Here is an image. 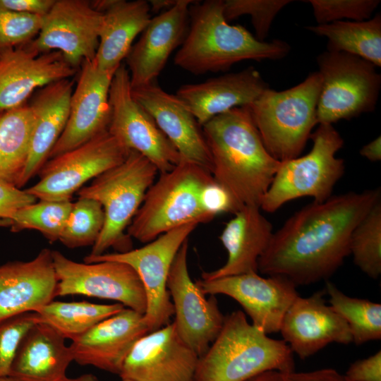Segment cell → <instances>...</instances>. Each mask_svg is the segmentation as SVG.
<instances>
[{
    "mask_svg": "<svg viewBox=\"0 0 381 381\" xmlns=\"http://www.w3.org/2000/svg\"><path fill=\"white\" fill-rule=\"evenodd\" d=\"M380 195V188L351 191L304 206L273 233L258 270L296 286L327 279L350 254L354 228Z\"/></svg>",
    "mask_w": 381,
    "mask_h": 381,
    "instance_id": "cell-1",
    "label": "cell"
},
{
    "mask_svg": "<svg viewBox=\"0 0 381 381\" xmlns=\"http://www.w3.org/2000/svg\"><path fill=\"white\" fill-rule=\"evenodd\" d=\"M211 157L213 179L238 207L258 205L281 162L265 148L248 106L233 108L202 126Z\"/></svg>",
    "mask_w": 381,
    "mask_h": 381,
    "instance_id": "cell-2",
    "label": "cell"
},
{
    "mask_svg": "<svg viewBox=\"0 0 381 381\" xmlns=\"http://www.w3.org/2000/svg\"><path fill=\"white\" fill-rule=\"evenodd\" d=\"M223 0L195 1L188 10L189 27L174 61L195 75L226 71L246 61L279 60L291 49L282 40L260 41L240 25H232L223 13Z\"/></svg>",
    "mask_w": 381,
    "mask_h": 381,
    "instance_id": "cell-3",
    "label": "cell"
},
{
    "mask_svg": "<svg viewBox=\"0 0 381 381\" xmlns=\"http://www.w3.org/2000/svg\"><path fill=\"white\" fill-rule=\"evenodd\" d=\"M269 370L294 372L293 352L236 310L224 317L220 332L199 357L194 381H244Z\"/></svg>",
    "mask_w": 381,
    "mask_h": 381,
    "instance_id": "cell-4",
    "label": "cell"
},
{
    "mask_svg": "<svg viewBox=\"0 0 381 381\" xmlns=\"http://www.w3.org/2000/svg\"><path fill=\"white\" fill-rule=\"evenodd\" d=\"M212 181L210 171L185 159L160 173L128 226V236L147 243L181 226L212 220L200 202L202 188Z\"/></svg>",
    "mask_w": 381,
    "mask_h": 381,
    "instance_id": "cell-5",
    "label": "cell"
},
{
    "mask_svg": "<svg viewBox=\"0 0 381 381\" xmlns=\"http://www.w3.org/2000/svg\"><path fill=\"white\" fill-rule=\"evenodd\" d=\"M322 79L318 71L283 91L265 89L249 105L253 122L270 154L279 162L297 157L318 124Z\"/></svg>",
    "mask_w": 381,
    "mask_h": 381,
    "instance_id": "cell-6",
    "label": "cell"
},
{
    "mask_svg": "<svg viewBox=\"0 0 381 381\" xmlns=\"http://www.w3.org/2000/svg\"><path fill=\"white\" fill-rule=\"evenodd\" d=\"M157 167L137 151L130 150L121 164L97 176L78 191L79 198L99 202L104 210V224L90 255L104 253L109 248L129 250L124 234L140 208L158 173Z\"/></svg>",
    "mask_w": 381,
    "mask_h": 381,
    "instance_id": "cell-7",
    "label": "cell"
},
{
    "mask_svg": "<svg viewBox=\"0 0 381 381\" xmlns=\"http://www.w3.org/2000/svg\"><path fill=\"white\" fill-rule=\"evenodd\" d=\"M310 138L313 144L308 154L281 162L260 209L272 213L296 198L311 197L314 202H321L332 195L334 186L344 174V159L336 157L344 140L332 124H319Z\"/></svg>",
    "mask_w": 381,
    "mask_h": 381,
    "instance_id": "cell-8",
    "label": "cell"
},
{
    "mask_svg": "<svg viewBox=\"0 0 381 381\" xmlns=\"http://www.w3.org/2000/svg\"><path fill=\"white\" fill-rule=\"evenodd\" d=\"M322 79L317 107L319 124L349 120L374 111L381 87L376 66L345 52H324L317 57Z\"/></svg>",
    "mask_w": 381,
    "mask_h": 381,
    "instance_id": "cell-9",
    "label": "cell"
},
{
    "mask_svg": "<svg viewBox=\"0 0 381 381\" xmlns=\"http://www.w3.org/2000/svg\"><path fill=\"white\" fill-rule=\"evenodd\" d=\"M198 225L190 223L175 228L139 248L97 256L88 255L84 262L118 261L128 264L136 272L147 299L144 319L152 332L169 324L174 315L167 286L168 274L179 250Z\"/></svg>",
    "mask_w": 381,
    "mask_h": 381,
    "instance_id": "cell-10",
    "label": "cell"
},
{
    "mask_svg": "<svg viewBox=\"0 0 381 381\" xmlns=\"http://www.w3.org/2000/svg\"><path fill=\"white\" fill-rule=\"evenodd\" d=\"M129 152L105 131L47 160L39 171L40 180L25 190L39 200H71L84 183L123 162Z\"/></svg>",
    "mask_w": 381,
    "mask_h": 381,
    "instance_id": "cell-11",
    "label": "cell"
},
{
    "mask_svg": "<svg viewBox=\"0 0 381 381\" xmlns=\"http://www.w3.org/2000/svg\"><path fill=\"white\" fill-rule=\"evenodd\" d=\"M108 131L125 147L140 153L160 173L173 169L182 159L150 114L133 98L129 72L121 64L109 90Z\"/></svg>",
    "mask_w": 381,
    "mask_h": 381,
    "instance_id": "cell-12",
    "label": "cell"
},
{
    "mask_svg": "<svg viewBox=\"0 0 381 381\" xmlns=\"http://www.w3.org/2000/svg\"><path fill=\"white\" fill-rule=\"evenodd\" d=\"M58 284L56 296L83 295L114 300L144 315L147 299L136 272L118 261L86 263L73 261L61 252L52 251Z\"/></svg>",
    "mask_w": 381,
    "mask_h": 381,
    "instance_id": "cell-13",
    "label": "cell"
},
{
    "mask_svg": "<svg viewBox=\"0 0 381 381\" xmlns=\"http://www.w3.org/2000/svg\"><path fill=\"white\" fill-rule=\"evenodd\" d=\"M188 241L181 246L171 264L167 282L174 307L176 331L198 357L202 356L220 332L224 321L214 295L209 298L189 274Z\"/></svg>",
    "mask_w": 381,
    "mask_h": 381,
    "instance_id": "cell-14",
    "label": "cell"
},
{
    "mask_svg": "<svg viewBox=\"0 0 381 381\" xmlns=\"http://www.w3.org/2000/svg\"><path fill=\"white\" fill-rule=\"evenodd\" d=\"M103 13L87 0H55L30 47L38 53L59 52L73 68L96 54Z\"/></svg>",
    "mask_w": 381,
    "mask_h": 381,
    "instance_id": "cell-15",
    "label": "cell"
},
{
    "mask_svg": "<svg viewBox=\"0 0 381 381\" xmlns=\"http://www.w3.org/2000/svg\"><path fill=\"white\" fill-rule=\"evenodd\" d=\"M204 294H223L236 301L252 325L266 334L279 332L283 318L298 296L296 285L281 276L258 272L195 282Z\"/></svg>",
    "mask_w": 381,
    "mask_h": 381,
    "instance_id": "cell-16",
    "label": "cell"
},
{
    "mask_svg": "<svg viewBox=\"0 0 381 381\" xmlns=\"http://www.w3.org/2000/svg\"><path fill=\"white\" fill-rule=\"evenodd\" d=\"M198 358L172 322L139 339L119 375L126 381H194Z\"/></svg>",
    "mask_w": 381,
    "mask_h": 381,
    "instance_id": "cell-17",
    "label": "cell"
},
{
    "mask_svg": "<svg viewBox=\"0 0 381 381\" xmlns=\"http://www.w3.org/2000/svg\"><path fill=\"white\" fill-rule=\"evenodd\" d=\"M73 91L66 127L52 150L49 159L87 142L107 131L110 122L109 90L115 71L85 61Z\"/></svg>",
    "mask_w": 381,
    "mask_h": 381,
    "instance_id": "cell-18",
    "label": "cell"
},
{
    "mask_svg": "<svg viewBox=\"0 0 381 381\" xmlns=\"http://www.w3.org/2000/svg\"><path fill=\"white\" fill-rule=\"evenodd\" d=\"M28 43L0 53L1 111L24 104L37 88L75 73L60 52L38 53Z\"/></svg>",
    "mask_w": 381,
    "mask_h": 381,
    "instance_id": "cell-19",
    "label": "cell"
},
{
    "mask_svg": "<svg viewBox=\"0 0 381 381\" xmlns=\"http://www.w3.org/2000/svg\"><path fill=\"white\" fill-rule=\"evenodd\" d=\"M323 292L303 298L298 296L286 312L279 332L291 351L307 358L327 345L353 342L344 320L327 306Z\"/></svg>",
    "mask_w": 381,
    "mask_h": 381,
    "instance_id": "cell-20",
    "label": "cell"
},
{
    "mask_svg": "<svg viewBox=\"0 0 381 381\" xmlns=\"http://www.w3.org/2000/svg\"><path fill=\"white\" fill-rule=\"evenodd\" d=\"M195 1L179 0L174 6L151 18L126 58L131 88L155 82L171 53L185 39L189 7Z\"/></svg>",
    "mask_w": 381,
    "mask_h": 381,
    "instance_id": "cell-21",
    "label": "cell"
},
{
    "mask_svg": "<svg viewBox=\"0 0 381 381\" xmlns=\"http://www.w3.org/2000/svg\"><path fill=\"white\" fill-rule=\"evenodd\" d=\"M148 332L143 315L124 308L72 340L69 348L78 364L119 375L131 348Z\"/></svg>",
    "mask_w": 381,
    "mask_h": 381,
    "instance_id": "cell-22",
    "label": "cell"
},
{
    "mask_svg": "<svg viewBox=\"0 0 381 381\" xmlns=\"http://www.w3.org/2000/svg\"><path fill=\"white\" fill-rule=\"evenodd\" d=\"M131 92L133 98L150 114L176 147L181 159L210 172L211 157L202 127L186 104L155 82L131 88Z\"/></svg>",
    "mask_w": 381,
    "mask_h": 381,
    "instance_id": "cell-23",
    "label": "cell"
},
{
    "mask_svg": "<svg viewBox=\"0 0 381 381\" xmlns=\"http://www.w3.org/2000/svg\"><path fill=\"white\" fill-rule=\"evenodd\" d=\"M58 279L52 251L42 249L32 260L0 266V320L37 312L56 296Z\"/></svg>",
    "mask_w": 381,
    "mask_h": 381,
    "instance_id": "cell-24",
    "label": "cell"
},
{
    "mask_svg": "<svg viewBox=\"0 0 381 381\" xmlns=\"http://www.w3.org/2000/svg\"><path fill=\"white\" fill-rule=\"evenodd\" d=\"M267 87L260 72L251 66L202 83L183 85L176 95L202 126L233 108L250 105Z\"/></svg>",
    "mask_w": 381,
    "mask_h": 381,
    "instance_id": "cell-25",
    "label": "cell"
},
{
    "mask_svg": "<svg viewBox=\"0 0 381 381\" xmlns=\"http://www.w3.org/2000/svg\"><path fill=\"white\" fill-rule=\"evenodd\" d=\"M225 225L219 239L228 258L221 267L203 272L201 279L258 272V260L268 246L273 234L272 224L258 205H244Z\"/></svg>",
    "mask_w": 381,
    "mask_h": 381,
    "instance_id": "cell-26",
    "label": "cell"
},
{
    "mask_svg": "<svg viewBox=\"0 0 381 381\" xmlns=\"http://www.w3.org/2000/svg\"><path fill=\"white\" fill-rule=\"evenodd\" d=\"M73 91V82L63 79L42 87L30 103L34 124L30 153L18 188L39 173L48 160L66 127Z\"/></svg>",
    "mask_w": 381,
    "mask_h": 381,
    "instance_id": "cell-27",
    "label": "cell"
},
{
    "mask_svg": "<svg viewBox=\"0 0 381 381\" xmlns=\"http://www.w3.org/2000/svg\"><path fill=\"white\" fill-rule=\"evenodd\" d=\"M73 361L65 339L37 322L20 341L8 376L19 381H66V370Z\"/></svg>",
    "mask_w": 381,
    "mask_h": 381,
    "instance_id": "cell-28",
    "label": "cell"
},
{
    "mask_svg": "<svg viewBox=\"0 0 381 381\" xmlns=\"http://www.w3.org/2000/svg\"><path fill=\"white\" fill-rule=\"evenodd\" d=\"M149 3L145 0H113L103 13L99 44L94 58L104 70L116 71L130 52L135 38L151 20Z\"/></svg>",
    "mask_w": 381,
    "mask_h": 381,
    "instance_id": "cell-29",
    "label": "cell"
},
{
    "mask_svg": "<svg viewBox=\"0 0 381 381\" xmlns=\"http://www.w3.org/2000/svg\"><path fill=\"white\" fill-rule=\"evenodd\" d=\"M327 40V51L345 52L381 66V15L363 21L340 20L306 26Z\"/></svg>",
    "mask_w": 381,
    "mask_h": 381,
    "instance_id": "cell-30",
    "label": "cell"
},
{
    "mask_svg": "<svg viewBox=\"0 0 381 381\" xmlns=\"http://www.w3.org/2000/svg\"><path fill=\"white\" fill-rule=\"evenodd\" d=\"M33 124L30 104L0 115V179L17 187L28 162Z\"/></svg>",
    "mask_w": 381,
    "mask_h": 381,
    "instance_id": "cell-31",
    "label": "cell"
},
{
    "mask_svg": "<svg viewBox=\"0 0 381 381\" xmlns=\"http://www.w3.org/2000/svg\"><path fill=\"white\" fill-rule=\"evenodd\" d=\"M124 308L119 303L97 304L87 301H52L35 313L37 322L50 326L65 339L73 340Z\"/></svg>",
    "mask_w": 381,
    "mask_h": 381,
    "instance_id": "cell-32",
    "label": "cell"
},
{
    "mask_svg": "<svg viewBox=\"0 0 381 381\" xmlns=\"http://www.w3.org/2000/svg\"><path fill=\"white\" fill-rule=\"evenodd\" d=\"M325 291L332 308L344 320L357 345L381 338V304L350 297L327 282Z\"/></svg>",
    "mask_w": 381,
    "mask_h": 381,
    "instance_id": "cell-33",
    "label": "cell"
},
{
    "mask_svg": "<svg viewBox=\"0 0 381 381\" xmlns=\"http://www.w3.org/2000/svg\"><path fill=\"white\" fill-rule=\"evenodd\" d=\"M350 254L365 274L377 279L381 274V200L354 228L350 238Z\"/></svg>",
    "mask_w": 381,
    "mask_h": 381,
    "instance_id": "cell-34",
    "label": "cell"
},
{
    "mask_svg": "<svg viewBox=\"0 0 381 381\" xmlns=\"http://www.w3.org/2000/svg\"><path fill=\"white\" fill-rule=\"evenodd\" d=\"M71 200H39L20 209L11 219V231H39L50 242L59 240L72 209Z\"/></svg>",
    "mask_w": 381,
    "mask_h": 381,
    "instance_id": "cell-35",
    "label": "cell"
},
{
    "mask_svg": "<svg viewBox=\"0 0 381 381\" xmlns=\"http://www.w3.org/2000/svg\"><path fill=\"white\" fill-rule=\"evenodd\" d=\"M104 224L102 205L91 198H79L73 204L59 241L69 248L93 246Z\"/></svg>",
    "mask_w": 381,
    "mask_h": 381,
    "instance_id": "cell-36",
    "label": "cell"
},
{
    "mask_svg": "<svg viewBox=\"0 0 381 381\" xmlns=\"http://www.w3.org/2000/svg\"><path fill=\"white\" fill-rule=\"evenodd\" d=\"M291 2V0H225L223 13L228 22L249 15L255 38L263 42L277 14Z\"/></svg>",
    "mask_w": 381,
    "mask_h": 381,
    "instance_id": "cell-37",
    "label": "cell"
},
{
    "mask_svg": "<svg viewBox=\"0 0 381 381\" xmlns=\"http://www.w3.org/2000/svg\"><path fill=\"white\" fill-rule=\"evenodd\" d=\"M43 17L0 6V53L34 40L42 28Z\"/></svg>",
    "mask_w": 381,
    "mask_h": 381,
    "instance_id": "cell-38",
    "label": "cell"
},
{
    "mask_svg": "<svg viewBox=\"0 0 381 381\" xmlns=\"http://www.w3.org/2000/svg\"><path fill=\"white\" fill-rule=\"evenodd\" d=\"M318 24L351 20L363 21L370 18L380 0H308Z\"/></svg>",
    "mask_w": 381,
    "mask_h": 381,
    "instance_id": "cell-39",
    "label": "cell"
},
{
    "mask_svg": "<svg viewBox=\"0 0 381 381\" xmlns=\"http://www.w3.org/2000/svg\"><path fill=\"white\" fill-rule=\"evenodd\" d=\"M36 322L35 312L24 313L0 320V377L8 375L20 341Z\"/></svg>",
    "mask_w": 381,
    "mask_h": 381,
    "instance_id": "cell-40",
    "label": "cell"
},
{
    "mask_svg": "<svg viewBox=\"0 0 381 381\" xmlns=\"http://www.w3.org/2000/svg\"><path fill=\"white\" fill-rule=\"evenodd\" d=\"M200 202L202 210L212 218L222 213L234 214L239 209L231 194L214 179L202 188Z\"/></svg>",
    "mask_w": 381,
    "mask_h": 381,
    "instance_id": "cell-41",
    "label": "cell"
},
{
    "mask_svg": "<svg viewBox=\"0 0 381 381\" xmlns=\"http://www.w3.org/2000/svg\"><path fill=\"white\" fill-rule=\"evenodd\" d=\"M36 200L25 190L0 179V218L11 219L20 209Z\"/></svg>",
    "mask_w": 381,
    "mask_h": 381,
    "instance_id": "cell-42",
    "label": "cell"
},
{
    "mask_svg": "<svg viewBox=\"0 0 381 381\" xmlns=\"http://www.w3.org/2000/svg\"><path fill=\"white\" fill-rule=\"evenodd\" d=\"M344 377L348 381H381V351L351 363Z\"/></svg>",
    "mask_w": 381,
    "mask_h": 381,
    "instance_id": "cell-43",
    "label": "cell"
},
{
    "mask_svg": "<svg viewBox=\"0 0 381 381\" xmlns=\"http://www.w3.org/2000/svg\"><path fill=\"white\" fill-rule=\"evenodd\" d=\"M55 0H0V6L16 12L44 16Z\"/></svg>",
    "mask_w": 381,
    "mask_h": 381,
    "instance_id": "cell-44",
    "label": "cell"
},
{
    "mask_svg": "<svg viewBox=\"0 0 381 381\" xmlns=\"http://www.w3.org/2000/svg\"><path fill=\"white\" fill-rule=\"evenodd\" d=\"M293 381H348L344 375L332 368L290 373Z\"/></svg>",
    "mask_w": 381,
    "mask_h": 381,
    "instance_id": "cell-45",
    "label": "cell"
},
{
    "mask_svg": "<svg viewBox=\"0 0 381 381\" xmlns=\"http://www.w3.org/2000/svg\"><path fill=\"white\" fill-rule=\"evenodd\" d=\"M244 381H293L290 373L269 370L256 374Z\"/></svg>",
    "mask_w": 381,
    "mask_h": 381,
    "instance_id": "cell-46",
    "label": "cell"
},
{
    "mask_svg": "<svg viewBox=\"0 0 381 381\" xmlns=\"http://www.w3.org/2000/svg\"><path fill=\"white\" fill-rule=\"evenodd\" d=\"M360 155L370 162L381 159V138L379 135L373 140L365 145L360 150Z\"/></svg>",
    "mask_w": 381,
    "mask_h": 381,
    "instance_id": "cell-47",
    "label": "cell"
},
{
    "mask_svg": "<svg viewBox=\"0 0 381 381\" xmlns=\"http://www.w3.org/2000/svg\"><path fill=\"white\" fill-rule=\"evenodd\" d=\"M179 0H150L148 1L150 13H157L162 10L164 11L174 6Z\"/></svg>",
    "mask_w": 381,
    "mask_h": 381,
    "instance_id": "cell-48",
    "label": "cell"
},
{
    "mask_svg": "<svg viewBox=\"0 0 381 381\" xmlns=\"http://www.w3.org/2000/svg\"><path fill=\"white\" fill-rule=\"evenodd\" d=\"M66 381H99L91 374H85L74 378H68Z\"/></svg>",
    "mask_w": 381,
    "mask_h": 381,
    "instance_id": "cell-49",
    "label": "cell"
},
{
    "mask_svg": "<svg viewBox=\"0 0 381 381\" xmlns=\"http://www.w3.org/2000/svg\"><path fill=\"white\" fill-rule=\"evenodd\" d=\"M11 219L0 218V227L11 226Z\"/></svg>",
    "mask_w": 381,
    "mask_h": 381,
    "instance_id": "cell-50",
    "label": "cell"
},
{
    "mask_svg": "<svg viewBox=\"0 0 381 381\" xmlns=\"http://www.w3.org/2000/svg\"><path fill=\"white\" fill-rule=\"evenodd\" d=\"M0 381H19L11 376H4V377H0Z\"/></svg>",
    "mask_w": 381,
    "mask_h": 381,
    "instance_id": "cell-51",
    "label": "cell"
},
{
    "mask_svg": "<svg viewBox=\"0 0 381 381\" xmlns=\"http://www.w3.org/2000/svg\"><path fill=\"white\" fill-rule=\"evenodd\" d=\"M2 112H3V111H0V115L1 114Z\"/></svg>",
    "mask_w": 381,
    "mask_h": 381,
    "instance_id": "cell-52",
    "label": "cell"
},
{
    "mask_svg": "<svg viewBox=\"0 0 381 381\" xmlns=\"http://www.w3.org/2000/svg\"><path fill=\"white\" fill-rule=\"evenodd\" d=\"M121 381H126V380H121Z\"/></svg>",
    "mask_w": 381,
    "mask_h": 381,
    "instance_id": "cell-53",
    "label": "cell"
}]
</instances>
